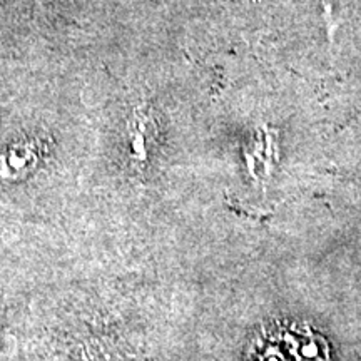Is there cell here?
Here are the masks:
<instances>
[{"label":"cell","instance_id":"cell-1","mask_svg":"<svg viewBox=\"0 0 361 361\" xmlns=\"http://www.w3.org/2000/svg\"><path fill=\"white\" fill-rule=\"evenodd\" d=\"M66 361H107V346L96 341L79 345Z\"/></svg>","mask_w":361,"mask_h":361}]
</instances>
